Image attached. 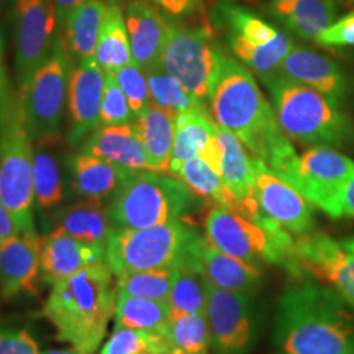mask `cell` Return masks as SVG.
<instances>
[{
    "label": "cell",
    "mask_w": 354,
    "mask_h": 354,
    "mask_svg": "<svg viewBox=\"0 0 354 354\" xmlns=\"http://www.w3.org/2000/svg\"><path fill=\"white\" fill-rule=\"evenodd\" d=\"M353 176V160L329 146H314L279 175L333 219L340 218L342 190Z\"/></svg>",
    "instance_id": "cell-10"
},
{
    "label": "cell",
    "mask_w": 354,
    "mask_h": 354,
    "mask_svg": "<svg viewBox=\"0 0 354 354\" xmlns=\"http://www.w3.org/2000/svg\"><path fill=\"white\" fill-rule=\"evenodd\" d=\"M71 64L57 41L50 59L38 68L20 93L26 131L39 147H53L62 140V118L67 102Z\"/></svg>",
    "instance_id": "cell-9"
},
{
    "label": "cell",
    "mask_w": 354,
    "mask_h": 354,
    "mask_svg": "<svg viewBox=\"0 0 354 354\" xmlns=\"http://www.w3.org/2000/svg\"><path fill=\"white\" fill-rule=\"evenodd\" d=\"M83 1L84 0H53L55 15H57V35L58 36L62 33L66 21L70 17V15L74 12Z\"/></svg>",
    "instance_id": "cell-46"
},
{
    "label": "cell",
    "mask_w": 354,
    "mask_h": 354,
    "mask_svg": "<svg viewBox=\"0 0 354 354\" xmlns=\"http://www.w3.org/2000/svg\"><path fill=\"white\" fill-rule=\"evenodd\" d=\"M209 102L215 122L231 131L277 176L297 158L274 109L264 99L252 74L225 53L221 55Z\"/></svg>",
    "instance_id": "cell-1"
},
{
    "label": "cell",
    "mask_w": 354,
    "mask_h": 354,
    "mask_svg": "<svg viewBox=\"0 0 354 354\" xmlns=\"http://www.w3.org/2000/svg\"><path fill=\"white\" fill-rule=\"evenodd\" d=\"M269 8L282 26L306 39H317L337 17L335 0H274Z\"/></svg>",
    "instance_id": "cell-28"
},
{
    "label": "cell",
    "mask_w": 354,
    "mask_h": 354,
    "mask_svg": "<svg viewBox=\"0 0 354 354\" xmlns=\"http://www.w3.org/2000/svg\"><path fill=\"white\" fill-rule=\"evenodd\" d=\"M315 41L327 48L354 46V12L348 13L335 21L324 29Z\"/></svg>",
    "instance_id": "cell-44"
},
{
    "label": "cell",
    "mask_w": 354,
    "mask_h": 354,
    "mask_svg": "<svg viewBox=\"0 0 354 354\" xmlns=\"http://www.w3.org/2000/svg\"><path fill=\"white\" fill-rule=\"evenodd\" d=\"M175 279V269H153L115 276L117 294L167 302Z\"/></svg>",
    "instance_id": "cell-38"
},
{
    "label": "cell",
    "mask_w": 354,
    "mask_h": 354,
    "mask_svg": "<svg viewBox=\"0 0 354 354\" xmlns=\"http://www.w3.org/2000/svg\"><path fill=\"white\" fill-rule=\"evenodd\" d=\"M222 53L207 28L168 24L160 64L184 88L205 102L209 99Z\"/></svg>",
    "instance_id": "cell-11"
},
{
    "label": "cell",
    "mask_w": 354,
    "mask_h": 354,
    "mask_svg": "<svg viewBox=\"0 0 354 354\" xmlns=\"http://www.w3.org/2000/svg\"><path fill=\"white\" fill-rule=\"evenodd\" d=\"M171 320L187 315L205 314L206 279L192 264L175 268V279L168 297Z\"/></svg>",
    "instance_id": "cell-35"
},
{
    "label": "cell",
    "mask_w": 354,
    "mask_h": 354,
    "mask_svg": "<svg viewBox=\"0 0 354 354\" xmlns=\"http://www.w3.org/2000/svg\"><path fill=\"white\" fill-rule=\"evenodd\" d=\"M105 71L95 58L71 67L67 87V143L76 147L89 131L100 127Z\"/></svg>",
    "instance_id": "cell-16"
},
{
    "label": "cell",
    "mask_w": 354,
    "mask_h": 354,
    "mask_svg": "<svg viewBox=\"0 0 354 354\" xmlns=\"http://www.w3.org/2000/svg\"><path fill=\"white\" fill-rule=\"evenodd\" d=\"M156 174H171L175 140V115L152 104L133 124Z\"/></svg>",
    "instance_id": "cell-29"
},
{
    "label": "cell",
    "mask_w": 354,
    "mask_h": 354,
    "mask_svg": "<svg viewBox=\"0 0 354 354\" xmlns=\"http://www.w3.org/2000/svg\"><path fill=\"white\" fill-rule=\"evenodd\" d=\"M32 146L17 93L0 122V200L21 234L39 236L35 223Z\"/></svg>",
    "instance_id": "cell-7"
},
{
    "label": "cell",
    "mask_w": 354,
    "mask_h": 354,
    "mask_svg": "<svg viewBox=\"0 0 354 354\" xmlns=\"http://www.w3.org/2000/svg\"><path fill=\"white\" fill-rule=\"evenodd\" d=\"M41 276L51 286L89 266L105 261V247L73 236L49 232L41 238Z\"/></svg>",
    "instance_id": "cell-17"
},
{
    "label": "cell",
    "mask_w": 354,
    "mask_h": 354,
    "mask_svg": "<svg viewBox=\"0 0 354 354\" xmlns=\"http://www.w3.org/2000/svg\"><path fill=\"white\" fill-rule=\"evenodd\" d=\"M44 313L61 342L93 354L100 346L115 313L117 288L106 263L89 266L51 286Z\"/></svg>",
    "instance_id": "cell-3"
},
{
    "label": "cell",
    "mask_w": 354,
    "mask_h": 354,
    "mask_svg": "<svg viewBox=\"0 0 354 354\" xmlns=\"http://www.w3.org/2000/svg\"><path fill=\"white\" fill-rule=\"evenodd\" d=\"M143 71L147 77L151 102L156 106L174 114L175 117L185 112L206 109L203 100L197 99L184 88L181 83L165 71L162 64H155Z\"/></svg>",
    "instance_id": "cell-34"
},
{
    "label": "cell",
    "mask_w": 354,
    "mask_h": 354,
    "mask_svg": "<svg viewBox=\"0 0 354 354\" xmlns=\"http://www.w3.org/2000/svg\"><path fill=\"white\" fill-rule=\"evenodd\" d=\"M21 234L13 221L12 215L6 209V206L0 200V244L12 236Z\"/></svg>",
    "instance_id": "cell-47"
},
{
    "label": "cell",
    "mask_w": 354,
    "mask_h": 354,
    "mask_svg": "<svg viewBox=\"0 0 354 354\" xmlns=\"http://www.w3.org/2000/svg\"><path fill=\"white\" fill-rule=\"evenodd\" d=\"M134 117L136 115L131 112L127 96L120 87L113 71H106L100 109V125L130 124Z\"/></svg>",
    "instance_id": "cell-41"
},
{
    "label": "cell",
    "mask_w": 354,
    "mask_h": 354,
    "mask_svg": "<svg viewBox=\"0 0 354 354\" xmlns=\"http://www.w3.org/2000/svg\"><path fill=\"white\" fill-rule=\"evenodd\" d=\"M282 354H285V353H282Z\"/></svg>",
    "instance_id": "cell-52"
},
{
    "label": "cell",
    "mask_w": 354,
    "mask_h": 354,
    "mask_svg": "<svg viewBox=\"0 0 354 354\" xmlns=\"http://www.w3.org/2000/svg\"><path fill=\"white\" fill-rule=\"evenodd\" d=\"M165 336L174 354H210L212 337L206 314L171 320Z\"/></svg>",
    "instance_id": "cell-37"
},
{
    "label": "cell",
    "mask_w": 354,
    "mask_h": 354,
    "mask_svg": "<svg viewBox=\"0 0 354 354\" xmlns=\"http://www.w3.org/2000/svg\"><path fill=\"white\" fill-rule=\"evenodd\" d=\"M12 26L15 71L20 95L55 50L58 35L53 0H15Z\"/></svg>",
    "instance_id": "cell-12"
},
{
    "label": "cell",
    "mask_w": 354,
    "mask_h": 354,
    "mask_svg": "<svg viewBox=\"0 0 354 354\" xmlns=\"http://www.w3.org/2000/svg\"><path fill=\"white\" fill-rule=\"evenodd\" d=\"M294 279L314 277L328 283L354 311V256L326 234L311 232L295 239Z\"/></svg>",
    "instance_id": "cell-14"
},
{
    "label": "cell",
    "mask_w": 354,
    "mask_h": 354,
    "mask_svg": "<svg viewBox=\"0 0 354 354\" xmlns=\"http://www.w3.org/2000/svg\"><path fill=\"white\" fill-rule=\"evenodd\" d=\"M39 354H84L82 352H79L77 349H62V351H46V352H42Z\"/></svg>",
    "instance_id": "cell-49"
},
{
    "label": "cell",
    "mask_w": 354,
    "mask_h": 354,
    "mask_svg": "<svg viewBox=\"0 0 354 354\" xmlns=\"http://www.w3.org/2000/svg\"><path fill=\"white\" fill-rule=\"evenodd\" d=\"M227 38L235 55L261 77L276 74L294 48L290 36L283 32H279V36L266 45H253L248 39L232 32H228Z\"/></svg>",
    "instance_id": "cell-33"
},
{
    "label": "cell",
    "mask_w": 354,
    "mask_h": 354,
    "mask_svg": "<svg viewBox=\"0 0 354 354\" xmlns=\"http://www.w3.org/2000/svg\"><path fill=\"white\" fill-rule=\"evenodd\" d=\"M206 238L222 252L261 269L263 264L282 266L294 276L295 241L286 228L270 234L245 216L214 206L205 219Z\"/></svg>",
    "instance_id": "cell-8"
},
{
    "label": "cell",
    "mask_w": 354,
    "mask_h": 354,
    "mask_svg": "<svg viewBox=\"0 0 354 354\" xmlns=\"http://www.w3.org/2000/svg\"><path fill=\"white\" fill-rule=\"evenodd\" d=\"M172 176L181 180L196 196L206 198L216 206L241 215V201L228 189L225 180L201 158H192L178 165Z\"/></svg>",
    "instance_id": "cell-31"
},
{
    "label": "cell",
    "mask_w": 354,
    "mask_h": 354,
    "mask_svg": "<svg viewBox=\"0 0 354 354\" xmlns=\"http://www.w3.org/2000/svg\"><path fill=\"white\" fill-rule=\"evenodd\" d=\"M192 158H201L222 176V146L216 136V122L207 109L175 117L171 175L178 165Z\"/></svg>",
    "instance_id": "cell-19"
},
{
    "label": "cell",
    "mask_w": 354,
    "mask_h": 354,
    "mask_svg": "<svg viewBox=\"0 0 354 354\" xmlns=\"http://www.w3.org/2000/svg\"><path fill=\"white\" fill-rule=\"evenodd\" d=\"M200 236L187 219L147 228L113 227L105 244V261L113 276L175 269L192 260Z\"/></svg>",
    "instance_id": "cell-5"
},
{
    "label": "cell",
    "mask_w": 354,
    "mask_h": 354,
    "mask_svg": "<svg viewBox=\"0 0 354 354\" xmlns=\"http://www.w3.org/2000/svg\"><path fill=\"white\" fill-rule=\"evenodd\" d=\"M113 74L127 96L131 112L136 117L143 113L151 105L150 91L145 71L133 62L115 70Z\"/></svg>",
    "instance_id": "cell-42"
},
{
    "label": "cell",
    "mask_w": 354,
    "mask_h": 354,
    "mask_svg": "<svg viewBox=\"0 0 354 354\" xmlns=\"http://www.w3.org/2000/svg\"><path fill=\"white\" fill-rule=\"evenodd\" d=\"M174 354L165 335L143 329L114 328L113 335L104 344L100 354Z\"/></svg>",
    "instance_id": "cell-39"
},
{
    "label": "cell",
    "mask_w": 354,
    "mask_h": 354,
    "mask_svg": "<svg viewBox=\"0 0 354 354\" xmlns=\"http://www.w3.org/2000/svg\"><path fill=\"white\" fill-rule=\"evenodd\" d=\"M106 13L102 21L95 59L102 70L115 71L133 64L125 15L120 0H106Z\"/></svg>",
    "instance_id": "cell-30"
},
{
    "label": "cell",
    "mask_w": 354,
    "mask_h": 354,
    "mask_svg": "<svg viewBox=\"0 0 354 354\" xmlns=\"http://www.w3.org/2000/svg\"><path fill=\"white\" fill-rule=\"evenodd\" d=\"M133 62L142 70L160 64L168 23L147 0H131L125 12Z\"/></svg>",
    "instance_id": "cell-22"
},
{
    "label": "cell",
    "mask_w": 354,
    "mask_h": 354,
    "mask_svg": "<svg viewBox=\"0 0 354 354\" xmlns=\"http://www.w3.org/2000/svg\"><path fill=\"white\" fill-rule=\"evenodd\" d=\"M273 75L317 89L337 106L348 93V80L340 66L328 57L304 46L292 48Z\"/></svg>",
    "instance_id": "cell-18"
},
{
    "label": "cell",
    "mask_w": 354,
    "mask_h": 354,
    "mask_svg": "<svg viewBox=\"0 0 354 354\" xmlns=\"http://www.w3.org/2000/svg\"><path fill=\"white\" fill-rule=\"evenodd\" d=\"M129 168L80 152L68 159V187L83 200L111 198L129 174Z\"/></svg>",
    "instance_id": "cell-25"
},
{
    "label": "cell",
    "mask_w": 354,
    "mask_h": 354,
    "mask_svg": "<svg viewBox=\"0 0 354 354\" xmlns=\"http://www.w3.org/2000/svg\"><path fill=\"white\" fill-rule=\"evenodd\" d=\"M140 354H149V353H140Z\"/></svg>",
    "instance_id": "cell-50"
},
{
    "label": "cell",
    "mask_w": 354,
    "mask_h": 354,
    "mask_svg": "<svg viewBox=\"0 0 354 354\" xmlns=\"http://www.w3.org/2000/svg\"><path fill=\"white\" fill-rule=\"evenodd\" d=\"M223 16L227 21L228 32L239 35L253 45H266L279 35L276 28L241 7H225Z\"/></svg>",
    "instance_id": "cell-40"
},
{
    "label": "cell",
    "mask_w": 354,
    "mask_h": 354,
    "mask_svg": "<svg viewBox=\"0 0 354 354\" xmlns=\"http://www.w3.org/2000/svg\"><path fill=\"white\" fill-rule=\"evenodd\" d=\"M351 216L354 218V176L348 181L342 190L340 200V218Z\"/></svg>",
    "instance_id": "cell-48"
},
{
    "label": "cell",
    "mask_w": 354,
    "mask_h": 354,
    "mask_svg": "<svg viewBox=\"0 0 354 354\" xmlns=\"http://www.w3.org/2000/svg\"><path fill=\"white\" fill-rule=\"evenodd\" d=\"M106 6V0H84L67 19L58 41L71 67L95 58Z\"/></svg>",
    "instance_id": "cell-27"
},
{
    "label": "cell",
    "mask_w": 354,
    "mask_h": 354,
    "mask_svg": "<svg viewBox=\"0 0 354 354\" xmlns=\"http://www.w3.org/2000/svg\"><path fill=\"white\" fill-rule=\"evenodd\" d=\"M216 136L222 146V178L228 189L241 201V216L254 222L261 210L253 194L254 156H251L241 140L231 131L216 124Z\"/></svg>",
    "instance_id": "cell-24"
},
{
    "label": "cell",
    "mask_w": 354,
    "mask_h": 354,
    "mask_svg": "<svg viewBox=\"0 0 354 354\" xmlns=\"http://www.w3.org/2000/svg\"><path fill=\"white\" fill-rule=\"evenodd\" d=\"M50 232L64 234L79 241L105 247L112 223L108 207L102 201L80 200L58 207L51 214Z\"/></svg>",
    "instance_id": "cell-26"
},
{
    "label": "cell",
    "mask_w": 354,
    "mask_h": 354,
    "mask_svg": "<svg viewBox=\"0 0 354 354\" xmlns=\"http://www.w3.org/2000/svg\"><path fill=\"white\" fill-rule=\"evenodd\" d=\"M16 92L11 88V82L7 75L6 68V32L0 23V122L10 108L13 99L16 97Z\"/></svg>",
    "instance_id": "cell-45"
},
{
    "label": "cell",
    "mask_w": 354,
    "mask_h": 354,
    "mask_svg": "<svg viewBox=\"0 0 354 354\" xmlns=\"http://www.w3.org/2000/svg\"><path fill=\"white\" fill-rule=\"evenodd\" d=\"M205 314L213 354H252L260 335L253 295L219 289L206 281Z\"/></svg>",
    "instance_id": "cell-13"
},
{
    "label": "cell",
    "mask_w": 354,
    "mask_h": 354,
    "mask_svg": "<svg viewBox=\"0 0 354 354\" xmlns=\"http://www.w3.org/2000/svg\"><path fill=\"white\" fill-rule=\"evenodd\" d=\"M49 147H39L33 151V183L38 209L44 213L55 210L64 200L62 169Z\"/></svg>",
    "instance_id": "cell-36"
},
{
    "label": "cell",
    "mask_w": 354,
    "mask_h": 354,
    "mask_svg": "<svg viewBox=\"0 0 354 354\" xmlns=\"http://www.w3.org/2000/svg\"><path fill=\"white\" fill-rule=\"evenodd\" d=\"M41 236L19 234L0 244V297L12 299L37 290Z\"/></svg>",
    "instance_id": "cell-20"
},
{
    "label": "cell",
    "mask_w": 354,
    "mask_h": 354,
    "mask_svg": "<svg viewBox=\"0 0 354 354\" xmlns=\"http://www.w3.org/2000/svg\"><path fill=\"white\" fill-rule=\"evenodd\" d=\"M115 328L143 329L165 335L171 322L168 302L117 294Z\"/></svg>",
    "instance_id": "cell-32"
},
{
    "label": "cell",
    "mask_w": 354,
    "mask_h": 354,
    "mask_svg": "<svg viewBox=\"0 0 354 354\" xmlns=\"http://www.w3.org/2000/svg\"><path fill=\"white\" fill-rule=\"evenodd\" d=\"M194 264L219 289L254 297L263 283L261 269L219 251L203 235L196 247Z\"/></svg>",
    "instance_id": "cell-21"
},
{
    "label": "cell",
    "mask_w": 354,
    "mask_h": 354,
    "mask_svg": "<svg viewBox=\"0 0 354 354\" xmlns=\"http://www.w3.org/2000/svg\"><path fill=\"white\" fill-rule=\"evenodd\" d=\"M194 193L178 178L130 169L108 206L113 227L147 228L185 219L197 207Z\"/></svg>",
    "instance_id": "cell-6"
},
{
    "label": "cell",
    "mask_w": 354,
    "mask_h": 354,
    "mask_svg": "<svg viewBox=\"0 0 354 354\" xmlns=\"http://www.w3.org/2000/svg\"><path fill=\"white\" fill-rule=\"evenodd\" d=\"M82 152L99 156L129 169L155 172L151 159L133 124L96 129L83 145Z\"/></svg>",
    "instance_id": "cell-23"
},
{
    "label": "cell",
    "mask_w": 354,
    "mask_h": 354,
    "mask_svg": "<svg viewBox=\"0 0 354 354\" xmlns=\"http://www.w3.org/2000/svg\"><path fill=\"white\" fill-rule=\"evenodd\" d=\"M288 138L302 145L340 147L354 142V125L337 105L317 89L282 76L263 77Z\"/></svg>",
    "instance_id": "cell-4"
},
{
    "label": "cell",
    "mask_w": 354,
    "mask_h": 354,
    "mask_svg": "<svg viewBox=\"0 0 354 354\" xmlns=\"http://www.w3.org/2000/svg\"><path fill=\"white\" fill-rule=\"evenodd\" d=\"M254 198L260 210L298 236L315 231L313 203L254 158Z\"/></svg>",
    "instance_id": "cell-15"
},
{
    "label": "cell",
    "mask_w": 354,
    "mask_h": 354,
    "mask_svg": "<svg viewBox=\"0 0 354 354\" xmlns=\"http://www.w3.org/2000/svg\"><path fill=\"white\" fill-rule=\"evenodd\" d=\"M352 311L330 288L298 279L279 297L272 342L285 354H354Z\"/></svg>",
    "instance_id": "cell-2"
},
{
    "label": "cell",
    "mask_w": 354,
    "mask_h": 354,
    "mask_svg": "<svg viewBox=\"0 0 354 354\" xmlns=\"http://www.w3.org/2000/svg\"><path fill=\"white\" fill-rule=\"evenodd\" d=\"M0 354H39V351L26 329L0 324Z\"/></svg>",
    "instance_id": "cell-43"
},
{
    "label": "cell",
    "mask_w": 354,
    "mask_h": 354,
    "mask_svg": "<svg viewBox=\"0 0 354 354\" xmlns=\"http://www.w3.org/2000/svg\"><path fill=\"white\" fill-rule=\"evenodd\" d=\"M152 1H153V0H152Z\"/></svg>",
    "instance_id": "cell-51"
}]
</instances>
